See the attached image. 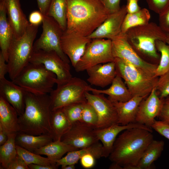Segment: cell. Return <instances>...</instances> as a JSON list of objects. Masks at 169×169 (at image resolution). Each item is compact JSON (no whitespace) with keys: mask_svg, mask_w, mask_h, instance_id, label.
Wrapping results in <instances>:
<instances>
[{"mask_svg":"<svg viewBox=\"0 0 169 169\" xmlns=\"http://www.w3.org/2000/svg\"><path fill=\"white\" fill-rule=\"evenodd\" d=\"M16 149L17 154L28 165L33 164L48 166H57L56 162L51 160L48 157H42L40 155L17 145H16Z\"/></svg>","mask_w":169,"mask_h":169,"instance_id":"cell-34","label":"cell"},{"mask_svg":"<svg viewBox=\"0 0 169 169\" xmlns=\"http://www.w3.org/2000/svg\"><path fill=\"white\" fill-rule=\"evenodd\" d=\"M6 60L0 52V79L5 78L6 74L8 73V67Z\"/></svg>","mask_w":169,"mask_h":169,"instance_id":"cell-48","label":"cell"},{"mask_svg":"<svg viewBox=\"0 0 169 169\" xmlns=\"http://www.w3.org/2000/svg\"><path fill=\"white\" fill-rule=\"evenodd\" d=\"M18 116L14 108L0 96V125L8 134L20 131Z\"/></svg>","mask_w":169,"mask_h":169,"instance_id":"cell-24","label":"cell"},{"mask_svg":"<svg viewBox=\"0 0 169 169\" xmlns=\"http://www.w3.org/2000/svg\"><path fill=\"white\" fill-rule=\"evenodd\" d=\"M98 121V115L95 110L87 100L84 104L81 122L95 129Z\"/></svg>","mask_w":169,"mask_h":169,"instance_id":"cell-37","label":"cell"},{"mask_svg":"<svg viewBox=\"0 0 169 169\" xmlns=\"http://www.w3.org/2000/svg\"><path fill=\"white\" fill-rule=\"evenodd\" d=\"M96 159L93 155L88 153L83 156L79 160L83 167L86 169H89L95 166Z\"/></svg>","mask_w":169,"mask_h":169,"instance_id":"cell-45","label":"cell"},{"mask_svg":"<svg viewBox=\"0 0 169 169\" xmlns=\"http://www.w3.org/2000/svg\"><path fill=\"white\" fill-rule=\"evenodd\" d=\"M151 17L149 10L146 8H141L133 13H127L122 23V33H125L131 28L148 23Z\"/></svg>","mask_w":169,"mask_h":169,"instance_id":"cell-31","label":"cell"},{"mask_svg":"<svg viewBox=\"0 0 169 169\" xmlns=\"http://www.w3.org/2000/svg\"><path fill=\"white\" fill-rule=\"evenodd\" d=\"M156 46L161 54L155 74V76L159 77L169 71V45L164 41L157 40Z\"/></svg>","mask_w":169,"mask_h":169,"instance_id":"cell-35","label":"cell"},{"mask_svg":"<svg viewBox=\"0 0 169 169\" xmlns=\"http://www.w3.org/2000/svg\"><path fill=\"white\" fill-rule=\"evenodd\" d=\"M152 133L141 128L126 129L116 138L109 158L123 169H136L144 152L153 139Z\"/></svg>","mask_w":169,"mask_h":169,"instance_id":"cell-2","label":"cell"},{"mask_svg":"<svg viewBox=\"0 0 169 169\" xmlns=\"http://www.w3.org/2000/svg\"><path fill=\"white\" fill-rule=\"evenodd\" d=\"M3 0L14 37L19 38L24 34L29 23L22 9L20 0Z\"/></svg>","mask_w":169,"mask_h":169,"instance_id":"cell-20","label":"cell"},{"mask_svg":"<svg viewBox=\"0 0 169 169\" xmlns=\"http://www.w3.org/2000/svg\"><path fill=\"white\" fill-rule=\"evenodd\" d=\"M157 117L159 120L169 124V96L164 99L161 111Z\"/></svg>","mask_w":169,"mask_h":169,"instance_id":"cell-43","label":"cell"},{"mask_svg":"<svg viewBox=\"0 0 169 169\" xmlns=\"http://www.w3.org/2000/svg\"><path fill=\"white\" fill-rule=\"evenodd\" d=\"M145 98L136 96L126 102H112L117 115V124L125 125L136 122L139 105Z\"/></svg>","mask_w":169,"mask_h":169,"instance_id":"cell-23","label":"cell"},{"mask_svg":"<svg viewBox=\"0 0 169 169\" xmlns=\"http://www.w3.org/2000/svg\"><path fill=\"white\" fill-rule=\"evenodd\" d=\"M125 33L130 44L141 58L160 61V56L157 52L156 42L157 40L165 42L167 34L159 25L149 22L131 28Z\"/></svg>","mask_w":169,"mask_h":169,"instance_id":"cell-4","label":"cell"},{"mask_svg":"<svg viewBox=\"0 0 169 169\" xmlns=\"http://www.w3.org/2000/svg\"><path fill=\"white\" fill-rule=\"evenodd\" d=\"M127 13L126 6L123 5L119 10L110 13L104 22L87 37L91 39L113 40L122 33V23Z\"/></svg>","mask_w":169,"mask_h":169,"instance_id":"cell-16","label":"cell"},{"mask_svg":"<svg viewBox=\"0 0 169 169\" xmlns=\"http://www.w3.org/2000/svg\"><path fill=\"white\" fill-rule=\"evenodd\" d=\"M50 122L53 141L61 140L72 126L62 108L52 110Z\"/></svg>","mask_w":169,"mask_h":169,"instance_id":"cell-28","label":"cell"},{"mask_svg":"<svg viewBox=\"0 0 169 169\" xmlns=\"http://www.w3.org/2000/svg\"><path fill=\"white\" fill-rule=\"evenodd\" d=\"M89 86L83 79L73 77L65 84L57 85L49 95L51 110L72 103L87 101L85 93L88 91Z\"/></svg>","mask_w":169,"mask_h":169,"instance_id":"cell-8","label":"cell"},{"mask_svg":"<svg viewBox=\"0 0 169 169\" xmlns=\"http://www.w3.org/2000/svg\"><path fill=\"white\" fill-rule=\"evenodd\" d=\"M109 169H123V168L122 166L117 163L115 162H112V163L110 166Z\"/></svg>","mask_w":169,"mask_h":169,"instance_id":"cell-52","label":"cell"},{"mask_svg":"<svg viewBox=\"0 0 169 169\" xmlns=\"http://www.w3.org/2000/svg\"><path fill=\"white\" fill-rule=\"evenodd\" d=\"M111 41L112 53L115 58L120 59L150 75L156 76L158 64L149 63L142 58L130 44L125 33H121Z\"/></svg>","mask_w":169,"mask_h":169,"instance_id":"cell-11","label":"cell"},{"mask_svg":"<svg viewBox=\"0 0 169 169\" xmlns=\"http://www.w3.org/2000/svg\"><path fill=\"white\" fill-rule=\"evenodd\" d=\"M86 71L87 81L92 85L101 88L111 84L117 75L115 61L96 65Z\"/></svg>","mask_w":169,"mask_h":169,"instance_id":"cell-21","label":"cell"},{"mask_svg":"<svg viewBox=\"0 0 169 169\" xmlns=\"http://www.w3.org/2000/svg\"><path fill=\"white\" fill-rule=\"evenodd\" d=\"M28 166L31 169H56L58 167L56 166H48L33 164H30Z\"/></svg>","mask_w":169,"mask_h":169,"instance_id":"cell-50","label":"cell"},{"mask_svg":"<svg viewBox=\"0 0 169 169\" xmlns=\"http://www.w3.org/2000/svg\"><path fill=\"white\" fill-rule=\"evenodd\" d=\"M117 74L124 79L132 97H147L156 87L158 77L149 75L123 60L115 58Z\"/></svg>","mask_w":169,"mask_h":169,"instance_id":"cell-7","label":"cell"},{"mask_svg":"<svg viewBox=\"0 0 169 169\" xmlns=\"http://www.w3.org/2000/svg\"><path fill=\"white\" fill-rule=\"evenodd\" d=\"M75 168V165H69L61 167L62 169H74Z\"/></svg>","mask_w":169,"mask_h":169,"instance_id":"cell-53","label":"cell"},{"mask_svg":"<svg viewBox=\"0 0 169 169\" xmlns=\"http://www.w3.org/2000/svg\"><path fill=\"white\" fill-rule=\"evenodd\" d=\"M28 165L17 154L8 164L6 169H29Z\"/></svg>","mask_w":169,"mask_h":169,"instance_id":"cell-42","label":"cell"},{"mask_svg":"<svg viewBox=\"0 0 169 169\" xmlns=\"http://www.w3.org/2000/svg\"><path fill=\"white\" fill-rule=\"evenodd\" d=\"M89 92L85 93L86 98L94 108L98 117L95 129L105 128L117 124V115L112 102L104 94H91Z\"/></svg>","mask_w":169,"mask_h":169,"instance_id":"cell-13","label":"cell"},{"mask_svg":"<svg viewBox=\"0 0 169 169\" xmlns=\"http://www.w3.org/2000/svg\"><path fill=\"white\" fill-rule=\"evenodd\" d=\"M133 128H143L147 130L152 132H153L151 128L136 122L125 125L116 123L106 128L95 129L96 134L99 141L102 143V157L106 158L109 157L119 134L126 129Z\"/></svg>","mask_w":169,"mask_h":169,"instance_id":"cell-17","label":"cell"},{"mask_svg":"<svg viewBox=\"0 0 169 169\" xmlns=\"http://www.w3.org/2000/svg\"><path fill=\"white\" fill-rule=\"evenodd\" d=\"M51 0H37L39 11L44 15H46Z\"/></svg>","mask_w":169,"mask_h":169,"instance_id":"cell-49","label":"cell"},{"mask_svg":"<svg viewBox=\"0 0 169 169\" xmlns=\"http://www.w3.org/2000/svg\"><path fill=\"white\" fill-rule=\"evenodd\" d=\"M159 26L167 34H169V7L159 15Z\"/></svg>","mask_w":169,"mask_h":169,"instance_id":"cell-41","label":"cell"},{"mask_svg":"<svg viewBox=\"0 0 169 169\" xmlns=\"http://www.w3.org/2000/svg\"><path fill=\"white\" fill-rule=\"evenodd\" d=\"M43 31L40 37L34 43L33 51L39 50L54 51L65 62L70 60L63 53L60 46L61 38L64 31L53 18L44 15Z\"/></svg>","mask_w":169,"mask_h":169,"instance_id":"cell-10","label":"cell"},{"mask_svg":"<svg viewBox=\"0 0 169 169\" xmlns=\"http://www.w3.org/2000/svg\"><path fill=\"white\" fill-rule=\"evenodd\" d=\"M151 129L169 140V124L161 120H155Z\"/></svg>","mask_w":169,"mask_h":169,"instance_id":"cell-40","label":"cell"},{"mask_svg":"<svg viewBox=\"0 0 169 169\" xmlns=\"http://www.w3.org/2000/svg\"><path fill=\"white\" fill-rule=\"evenodd\" d=\"M43 18L44 15L39 11H35L29 15V22L33 25L39 26L42 23Z\"/></svg>","mask_w":169,"mask_h":169,"instance_id":"cell-46","label":"cell"},{"mask_svg":"<svg viewBox=\"0 0 169 169\" xmlns=\"http://www.w3.org/2000/svg\"><path fill=\"white\" fill-rule=\"evenodd\" d=\"M165 42L169 45V34H167V37Z\"/></svg>","mask_w":169,"mask_h":169,"instance_id":"cell-54","label":"cell"},{"mask_svg":"<svg viewBox=\"0 0 169 169\" xmlns=\"http://www.w3.org/2000/svg\"><path fill=\"white\" fill-rule=\"evenodd\" d=\"M61 141L79 149L99 142L95 129L78 122L72 125L70 129L61 137Z\"/></svg>","mask_w":169,"mask_h":169,"instance_id":"cell-14","label":"cell"},{"mask_svg":"<svg viewBox=\"0 0 169 169\" xmlns=\"http://www.w3.org/2000/svg\"><path fill=\"white\" fill-rule=\"evenodd\" d=\"M17 132L8 134L6 142L0 146V162L3 169H7L10 162L17 154L15 139Z\"/></svg>","mask_w":169,"mask_h":169,"instance_id":"cell-33","label":"cell"},{"mask_svg":"<svg viewBox=\"0 0 169 169\" xmlns=\"http://www.w3.org/2000/svg\"><path fill=\"white\" fill-rule=\"evenodd\" d=\"M111 40L94 38L87 45L83 55L77 64V72L86 70L96 65L114 61Z\"/></svg>","mask_w":169,"mask_h":169,"instance_id":"cell-9","label":"cell"},{"mask_svg":"<svg viewBox=\"0 0 169 169\" xmlns=\"http://www.w3.org/2000/svg\"><path fill=\"white\" fill-rule=\"evenodd\" d=\"M139 0H126L125 5L127 13H131L140 10L141 8L138 4Z\"/></svg>","mask_w":169,"mask_h":169,"instance_id":"cell-47","label":"cell"},{"mask_svg":"<svg viewBox=\"0 0 169 169\" xmlns=\"http://www.w3.org/2000/svg\"><path fill=\"white\" fill-rule=\"evenodd\" d=\"M101 0L110 14L119 10L121 8L120 6V0Z\"/></svg>","mask_w":169,"mask_h":169,"instance_id":"cell-44","label":"cell"},{"mask_svg":"<svg viewBox=\"0 0 169 169\" xmlns=\"http://www.w3.org/2000/svg\"><path fill=\"white\" fill-rule=\"evenodd\" d=\"M88 90L94 94L106 95L108 96V99L112 102H126L133 97L122 79L117 74L108 88L99 90L89 86Z\"/></svg>","mask_w":169,"mask_h":169,"instance_id":"cell-22","label":"cell"},{"mask_svg":"<svg viewBox=\"0 0 169 169\" xmlns=\"http://www.w3.org/2000/svg\"><path fill=\"white\" fill-rule=\"evenodd\" d=\"M14 37L12 28L8 22L5 3L0 2V47L7 63L8 61V50Z\"/></svg>","mask_w":169,"mask_h":169,"instance_id":"cell-25","label":"cell"},{"mask_svg":"<svg viewBox=\"0 0 169 169\" xmlns=\"http://www.w3.org/2000/svg\"><path fill=\"white\" fill-rule=\"evenodd\" d=\"M12 81L27 92L35 95L48 94L56 84V78L43 64L30 62Z\"/></svg>","mask_w":169,"mask_h":169,"instance_id":"cell-6","label":"cell"},{"mask_svg":"<svg viewBox=\"0 0 169 169\" xmlns=\"http://www.w3.org/2000/svg\"><path fill=\"white\" fill-rule=\"evenodd\" d=\"M102 146L98 142L89 146L68 152L66 156L56 161L57 166H64L69 165H75L84 155L90 153L95 158L102 157Z\"/></svg>","mask_w":169,"mask_h":169,"instance_id":"cell-27","label":"cell"},{"mask_svg":"<svg viewBox=\"0 0 169 169\" xmlns=\"http://www.w3.org/2000/svg\"><path fill=\"white\" fill-rule=\"evenodd\" d=\"M53 141L49 135H33L20 131L17 132L15 139L16 145L32 152Z\"/></svg>","mask_w":169,"mask_h":169,"instance_id":"cell-26","label":"cell"},{"mask_svg":"<svg viewBox=\"0 0 169 169\" xmlns=\"http://www.w3.org/2000/svg\"><path fill=\"white\" fill-rule=\"evenodd\" d=\"M144 99L139 105L136 122L151 128L155 118L158 117L160 113L164 99L159 97L155 87Z\"/></svg>","mask_w":169,"mask_h":169,"instance_id":"cell-15","label":"cell"},{"mask_svg":"<svg viewBox=\"0 0 169 169\" xmlns=\"http://www.w3.org/2000/svg\"><path fill=\"white\" fill-rule=\"evenodd\" d=\"M30 62L42 64L55 74L57 85L65 84L72 77L69 63L64 61L54 51H33Z\"/></svg>","mask_w":169,"mask_h":169,"instance_id":"cell-12","label":"cell"},{"mask_svg":"<svg viewBox=\"0 0 169 169\" xmlns=\"http://www.w3.org/2000/svg\"><path fill=\"white\" fill-rule=\"evenodd\" d=\"M25 103L24 112L18 116L19 131L33 135H48L52 137L50 95H35L26 91Z\"/></svg>","mask_w":169,"mask_h":169,"instance_id":"cell-3","label":"cell"},{"mask_svg":"<svg viewBox=\"0 0 169 169\" xmlns=\"http://www.w3.org/2000/svg\"><path fill=\"white\" fill-rule=\"evenodd\" d=\"M77 150L78 149L64 143L61 140H59L53 141L33 152L40 155H46L51 160L56 162L61 159L66 153Z\"/></svg>","mask_w":169,"mask_h":169,"instance_id":"cell-30","label":"cell"},{"mask_svg":"<svg viewBox=\"0 0 169 169\" xmlns=\"http://www.w3.org/2000/svg\"><path fill=\"white\" fill-rule=\"evenodd\" d=\"M8 133L0 125V145L5 143L8 139Z\"/></svg>","mask_w":169,"mask_h":169,"instance_id":"cell-51","label":"cell"},{"mask_svg":"<svg viewBox=\"0 0 169 169\" xmlns=\"http://www.w3.org/2000/svg\"><path fill=\"white\" fill-rule=\"evenodd\" d=\"M38 26L29 23L20 37H13L8 50V74L13 81L23 69L29 63L33 52L34 40Z\"/></svg>","mask_w":169,"mask_h":169,"instance_id":"cell-5","label":"cell"},{"mask_svg":"<svg viewBox=\"0 0 169 169\" xmlns=\"http://www.w3.org/2000/svg\"><path fill=\"white\" fill-rule=\"evenodd\" d=\"M67 23L65 32L87 37L110 14L101 0H67Z\"/></svg>","mask_w":169,"mask_h":169,"instance_id":"cell-1","label":"cell"},{"mask_svg":"<svg viewBox=\"0 0 169 169\" xmlns=\"http://www.w3.org/2000/svg\"><path fill=\"white\" fill-rule=\"evenodd\" d=\"M164 142L153 140L148 145L136 166V169H150L153 163L161 156Z\"/></svg>","mask_w":169,"mask_h":169,"instance_id":"cell-29","label":"cell"},{"mask_svg":"<svg viewBox=\"0 0 169 169\" xmlns=\"http://www.w3.org/2000/svg\"><path fill=\"white\" fill-rule=\"evenodd\" d=\"M85 101L72 103L62 108L72 125L81 122L83 106Z\"/></svg>","mask_w":169,"mask_h":169,"instance_id":"cell-36","label":"cell"},{"mask_svg":"<svg viewBox=\"0 0 169 169\" xmlns=\"http://www.w3.org/2000/svg\"><path fill=\"white\" fill-rule=\"evenodd\" d=\"M25 93V90L12 81L5 78L0 79V96L14 108L19 116L22 115L24 111Z\"/></svg>","mask_w":169,"mask_h":169,"instance_id":"cell-19","label":"cell"},{"mask_svg":"<svg viewBox=\"0 0 169 169\" xmlns=\"http://www.w3.org/2000/svg\"><path fill=\"white\" fill-rule=\"evenodd\" d=\"M156 88L160 98L169 96V71L158 77Z\"/></svg>","mask_w":169,"mask_h":169,"instance_id":"cell-38","label":"cell"},{"mask_svg":"<svg viewBox=\"0 0 169 169\" xmlns=\"http://www.w3.org/2000/svg\"><path fill=\"white\" fill-rule=\"evenodd\" d=\"M146 2L149 8L158 15L169 7V0H146Z\"/></svg>","mask_w":169,"mask_h":169,"instance_id":"cell-39","label":"cell"},{"mask_svg":"<svg viewBox=\"0 0 169 169\" xmlns=\"http://www.w3.org/2000/svg\"><path fill=\"white\" fill-rule=\"evenodd\" d=\"M67 0H51L46 15L52 17L64 31L67 23Z\"/></svg>","mask_w":169,"mask_h":169,"instance_id":"cell-32","label":"cell"},{"mask_svg":"<svg viewBox=\"0 0 169 169\" xmlns=\"http://www.w3.org/2000/svg\"><path fill=\"white\" fill-rule=\"evenodd\" d=\"M91 40L87 37L76 36L64 32L61 38V49L74 68Z\"/></svg>","mask_w":169,"mask_h":169,"instance_id":"cell-18","label":"cell"}]
</instances>
